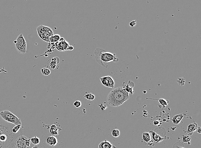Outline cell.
<instances>
[{
  "label": "cell",
  "instance_id": "cell-18",
  "mask_svg": "<svg viewBox=\"0 0 201 148\" xmlns=\"http://www.w3.org/2000/svg\"><path fill=\"white\" fill-rule=\"evenodd\" d=\"M49 133L51 135H58V128L55 125H51L49 130Z\"/></svg>",
  "mask_w": 201,
  "mask_h": 148
},
{
  "label": "cell",
  "instance_id": "cell-5",
  "mask_svg": "<svg viewBox=\"0 0 201 148\" xmlns=\"http://www.w3.org/2000/svg\"><path fill=\"white\" fill-rule=\"evenodd\" d=\"M13 43L18 53L21 54H25L27 52V43L22 34H20Z\"/></svg>",
  "mask_w": 201,
  "mask_h": 148
},
{
  "label": "cell",
  "instance_id": "cell-7",
  "mask_svg": "<svg viewBox=\"0 0 201 148\" xmlns=\"http://www.w3.org/2000/svg\"><path fill=\"white\" fill-rule=\"evenodd\" d=\"M44 142L46 146L50 148H54L59 143L58 139L56 136L51 135L47 136Z\"/></svg>",
  "mask_w": 201,
  "mask_h": 148
},
{
  "label": "cell",
  "instance_id": "cell-22",
  "mask_svg": "<svg viewBox=\"0 0 201 148\" xmlns=\"http://www.w3.org/2000/svg\"><path fill=\"white\" fill-rule=\"evenodd\" d=\"M84 97L86 99H87V100H89V101H93V100H94L95 96L93 94L89 93L85 94L84 96Z\"/></svg>",
  "mask_w": 201,
  "mask_h": 148
},
{
  "label": "cell",
  "instance_id": "cell-11",
  "mask_svg": "<svg viewBox=\"0 0 201 148\" xmlns=\"http://www.w3.org/2000/svg\"><path fill=\"white\" fill-rule=\"evenodd\" d=\"M105 50L102 49L100 48H97L96 49V50H95L94 53L95 54V59L96 61V62L98 63L100 65L103 66V67H107L108 66L104 65V64L103 62L101 61L100 59V54L102 52H103V51H104Z\"/></svg>",
  "mask_w": 201,
  "mask_h": 148
},
{
  "label": "cell",
  "instance_id": "cell-21",
  "mask_svg": "<svg viewBox=\"0 0 201 148\" xmlns=\"http://www.w3.org/2000/svg\"><path fill=\"white\" fill-rule=\"evenodd\" d=\"M30 140H31V142L34 145H38L40 142V139L39 138V137H37V136L32 137L30 139Z\"/></svg>",
  "mask_w": 201,
  "mask_h": 148
},
{
  "label": "cell",
  "instance_id": "cell-34",
  "mask_svg": "<svg viewBox=\"0 0 201 148\" xmlns=\"http://www.w3.org/2000/svg\"><path fill=\"white\" fill-rule=\"evenodd\" d=\"M179 148H184V147H179Z\"/></svg>",
  "mask_w": 201,
  "mask_h": 148
},
{
  "label": "cell",
  "instance_id": "cell-26",
  "mask_svg": "<svg viewBox=\"0 0 201 148\" xmlns=\"http://www.w3.org/2000/svg\"><path fill=\"white\" fill-rule=\"evenodd\" d=\"M159 102L160 103L161 106H168V100H166L164 99H160L158 100Z\"/></svg>",
  "mask_w": 201,
  "mask_h": 148
},
{
  "label": "cell",
  "instance_id": "cell-32",
  "mask_svg": "<svg viewBox=\"0 0 201 148\" xmlns=\"http://www.w3.org/2000/svg\"><path fill=\"white\" fill-rule=\"evenodd\" d=\"M196 131H197V132L199 133V134H200L201 133V128H200V127H198Z\"/></svg>",
  "mask_w": 201,
  "mask_h": 148
},
{
  "label": "cell",
  "instance_id": "cell-3",
  "mask_svg": "<svg viewBox=\"0 0 201 148\" xmlns=\"http://www.w3.org/2000/svg\"><path fill=\"white\" fill-rule=\"evenodd\" d=\"M37 31L38 36L47 42H50V38L54 34L50 27L43 25H40L37 27Z\"/></svg>",
  "mask_w": 201,
  "mask_h": 148
},
{
  "label": "cell",
  "instance_id": "cell-2",
  "mask_svg": "<svg viewBox=\"0 0 201 148\" xmlns=\"http://www.w3.org/2000/svg\"><path fill=\"white\" fill-rule=\"evenodd\" d=\"M130 97V94L124 90L122 87H119L111 91L107 97V101L109 106L117 107L123 104Z\"/></svg>",
  "mask_w": 201,
  "mask_h": 148
},
{
  "label": "cell",
  "instance_id": "cell-9",
  "mask_svg": "<svg viewBox=\"0 0 201 148\" xmlns=\"http://www.w3.org/2000/svg\"><path fill=\"white\" fill-rule=\"evenodd\" d=\"M28 138L23 135L18 136L15 141L16 148H27L26 145V141Z\"/></svg>",
  "mask_w": 201,
  "mask_h": 148
},
{
  "label": "cell",
  "instance_id": "cell-19",
  "mask_svg": "<svg viewBox=\"0 0 201 148\" xmlns=\"http://www.w3.org/2000/svg\"><path fill=\"white\" fill-rule=\"evenodd\" d=\"M60 38L61 37L60 35L58 34H54L50 38V42L52 43L58 42L60 40Z\"/></svg>",
  "mask_w": 201,
  "mask_h": 148
},
{
  "label": "cell",
  "instance_id": "cell-8",
  "mask_svg": "<svg viewBox=\"0 0 201 148\" xmlns=\"http://www.w3.org/2000/svg\"><path fill=\"white\" fill-rule=\"evenodd\" d=\"M100 81L103 85L111 89H114V80L110 76H106L101 77Z\"/></svg>",
  "mask_w": 201,
  "mask_h": 148
},
{
  "label": "cell",
  "instance_id": "cell-27",
  "mask_svg": "<svg viewBox=\"0 0 201 148\" xmlns=\"http://www.w3.org/2000/svg\"><path fill=\"white\" fill-rule=\"evenodd\" d=\"M177 82L178 85H181V86H184L185 83V79L184 77H181L178 78Z\"/></svg>",
  "mask_w": 201,
  "mask_h": 148
},
{
  "label": "cell",
  "instance_id": "cell-33",
  "mask_svg": "<svg viewBox=\"0 0 201 148\" xmlns=\"http://www.w3.org/2000/svg\"><path fill=\"white\" fill-rule=\"evenodd\" d=\"M31 148H39L38 145H35L34 146H33Z\"/></svg>",
  "mask_w": 201,
  "mask_h": 148
},
{
  "label": "cell",
  "instance_id": "cell-28",
  "mask_svg": "<svg viewBox=\"0 0 201 148\" xmlns=\"http://www.w3.org/2000/svg\"><path fill=\"white\" fill-rule=\"evenodd\" d=\"M74 106L76 108H79L80 107H81V102L80 101V100H76L74 102Z\"/></svg>",
  "mask_w": 201,
  "mask_h": 148
},
{
  "label": "cell",
  "instance_id": "cell-23",
  "mask_svg": "<svg viewBox=\"0 0 201 148\" xmlns=\"http://www.w3.org/2000/svg\"><path fill=\"white\" fill-rule=\"evenodd\" d=\"M41 73H42V74L46 76H47L50 75L51 73L50 70L47 68H42L41 70Z\"/></svg>",
  "mask_w": 201,
  "mask_h": 148
},
{
  "label": "cell",
  "instance_id": "cell-14",
  "mask_svg": "<svg viewBox=\"0 0 201 148\" xmlns=\"http://www.w3.org/2000/svg\"><path fill=\"white\" fill-rule=\"evenodd\" d=\"M198 127V125L197 123H191L188 126L187 132L189 134V135H192L193 133L194 132V131L197 130Z\"/></svg>",
  "mask_w": 201,
  "mask_h": 148
},
{
  "label": "cell",
  "instance_id": "cell-15",
  "mask_svg": "<svg viewBox=\"0 0 201 148\" xmlns=\"http://www.w3.org/2000/svg\"><path fill=\"white\" fill-rule=\"evenodd\" d=\"M113 145L111 142L108 140H105L99 144V148H112Z\"/></svg>",
  "mask_w": 201,
  "mask_h": 148
},
{
  "label": "cell",
  "instance_id": "cell-24",
  "mask_svg": "<svg viewBox=\"0 0 201 148\" xmlns=\"http://www.w3.org/2000/svg\"><path fill=\"white\" fill-rule=\"evenodd\" d=\"M112 135L114 137H118L120 136V131L118 129H114L112 131Z\"/></svg>",
  "mask_w": 201,
  "mask_h": 148
},
{
  "label": "cell",
  "instance_id": "cell-25",
  "mask_svg": "<svg viewBox=\"0 0 201 148\" xmlns=\"http://www.w3.org/2000/svg\"><path fill=\"white\" fill-rule=\"evenodd\" d=\"M182 141L184 143H190L191 138L189 135H184L182 136Z\"/></svg>",
  "mask_w": 201,
  "mask_h": 148
},
{
  "label": "cell",
  "instance_id": "cell-17",
  "mask_svg": "<svg viewBox=\"0 0 201 148\" xmlns=\"http://www.w3.org/2000/svg\"><path fill=\"white\" fill-rule=\"evenodd\" d=\"M142 139L146 142H149L151 141V136L149 132H144L142 133Z\"/></svg>",
  "mask_w": 201,
  "mask_h": 148
},
{
  "label": "cell",
  "instance_id": "cell-13",
  "mask_svg": "<svg viewBox=\"0 0 201 148\" xmlns=\"http://www.w3.org/2000/svg\"><path fill=\"white\" fill-rule=\"evenodd\" d=\"M150 133L151 134V136H152V138L154 141L157 142H160L164 140V138L161 136L160 135L155 132L152 131H150Z\"/></svg>",
  "mask_w": 201,
  "mask_h": 148
},
{
  "label": "cell",
  "instance_id": "cell-12",
  "mask_svg": "<svg viewBox=\"0 0 201 148\" xmlns=\"http://www.w3.org/2000/svg\"><path fill=\"white\" fill-rule=\"evenodd\" d=\"M134 82L131 81H128L127 84H125V83H123L122 88L126 92L128 93L129 94H134V91L133 90L134 87Z\"/></svg>",
  "mask_w": 201,
  "mask_h": 148
},
{
  "label": "cell",
  "instance_id": "cell-6",
  "mask_svg": "<svg viewBox=\"0 0 201 148\" xmlns=\"http://www.w3.org/2000/svg\"><path fill=\"white\" fill-rule=\"evenodd\" d=\"M101 61L104 62H117L119 61L118 57L115 53H112L110 52H106L105 50L101 53L100 57Z\"/></svg>",
  "mask_w": 201,
  "mask_h": 148
},
{
  "label": "cell",
  "instance_id": "cell-1",
  "mask_svg": "<svg viewBox=\"0 0 201 148\" xmlns=\"http://www.w3.org/2000/svg\"><path fill=\"white\" fill-rule=\"evenodd\" d=\"M14 125L0 118V148H16L15 140L23 132L21 129L18 134L13 133L12 129Z\"/></svg>",
  "mask_w": 201,
  "mask_h": 148
},
{
  "label": "cell",
  "instance_id": "cell-4",
  "mask_svg": "<svg viewBox=\"0 0 201 148\" xmlns=\"http://www.w3.org/2000/svg\"><path fill=\"white\" fill-rule=\"evenodd\" d=\"M0 117L4 121L15 125L21 124L20 118L7 110L0 112Z\"/></svg>",
  "mask_w": 201,
  "mask_h": 148
},
{
  "label": "cell",
  "instance_id": "cell-10",
  "mask_svg": "<svg viewBox=\"0 0 201 148\" xmlns=\"http://www.w3.org/2000/svg\"><path fill=\"white\" fill-rule=\"evenodd\" d=\"M69 44L66 41L63 39L61 40L60 39V40L56 43V48L58 50L60 51H65L67 50Z\"/></svg>",
  "mask_w": 201,
  "mask_h": 148
},
{
  "label": "cell",
  "instance_id": "cell-29",
  "mask_svg": "<svg viewBox=\"0 0 201 148\" xmlns=\"http://www.w3.org/2000/svg\"><path fill=\"white\" fill-rule=\"evenodd\" d=\"M136 24V21L135 20H134L131 21L129 23V26L130 27H134Z\"/></svg>",
  "mask_w": 201,
  "mask_h": 148
},
{
  "label": "cell",
  "instance_id": "cell-30",
  "mask_svg": "<svg viewBox=\"0 0 201 148\" xmlns=\"http://www.w3.org/2000/svg\"><path fill=\"white\" fill-rule=\"evenodd\" d=\"M74 47L72 46H69L67 48V50H74Z\"/></svg>",
  "mask_w": 201,
  "mask_h": 148
},
{
  "label": "cell",
  "instance_id": "cell-20",
  "mask_svg": "<svg viewBox=\"0 0 201 148\" xmlns=\"http://www.w3.org/2000/svg\"><path fill=\"white\" fill-rule=\"evenodd\" d=\"M21 125H14L12 128V132L15 134H18L20 132V131L21 130Z\"/></svg>",
  "mask_w": 201,
  "mask_h": 148
},
{
  "label": "cell",
  "instance_id": "cell-16",
  "mask_svg": "<svg viewBox=\"0 0 201 148\" xmlns=\"http://www.w3.org/2000/svg\"><path fill=\"white\" fill-rule=\"evenodd\" d=\"M184 117V115L182 114H179L178 115L174 116L172 119L173 123L175 125H178L180 123L181 121L183 118Z\"/></svg>",
  "mask_w": 201,
  "mask_h": 148
},
{
  "label": "cell",
  "instance_id": "cell-31",
  "mask_svg": "<svg viewBox=\"0 0 201 148\" xmlns=\"http://www.w3.org/2000/svg\"><path fill=\"white\" fill-rule=\"evenodd\" d=\"M159 124H160V122L158 120H155L154 122V124L155 125H158Z\"/></svg>",
  "mask_w": 201,
  "mask_h": 148
}]
</instances>
